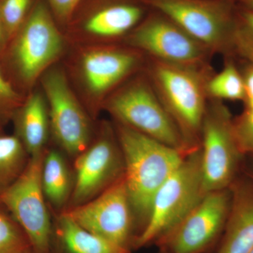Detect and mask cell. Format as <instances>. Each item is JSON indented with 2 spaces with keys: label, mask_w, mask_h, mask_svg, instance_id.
Returning <instances> with one entry per match:
<instances>
[{
  "label": "cell",
  "mask_w": 253,
  "mask_h": 253,
  "mask_svg": "<svg viewBox=\"0 0 253 253\" xmlns=\"http://www.w3.org/2000/svg\"><path fill=\"white\" fill-rule=\"evenodd\" d=\"M69 45L45 0H36L26 21L8 43L0 64L26 96L36 87L43 74L66 54Z\"/></svg>",
  "instance_id": "6da1fadb"
},
{
  "label": "cell",
  "mask_w": 253,
  "mask_h": 253,
  "mask_svg": "<svg viewBox=\"0 0 253 253\" xmlns=\"http://www.w3.org/2000/svg\"><path fill=\"white\" fill-rule=\"evenodd\" d=\"M114 127L122 151L124 179L139 236L149 221L158 190L189 153L168 146L120 123H115Z\"/></svg>",
  "instance_id": "7a4b0ae2"
},
{
  "label": "cell",
  "mask_w": 253,
  "mask_h": 253,
  "mask_svg": "<svg viewBox=\"0 0 253 253\" xmlns=\"http://www.w3.org/2000/svg\"><path fill=\"white\" fill-rule=\"evenodd\" d=\"M68 67L73 89L95 120L109 95L144 69L146 56L123 43L75 44Z\"/></svg>",
  "instance_id": "3957f363"
},
{
  "label": "cell",
  "mask_w": 253,
  "mask_h": 253,
  "mask_svg": "<svg viewBox=\"0 0 253 253\" xmlns=\"http://www.w3.org/2000/svg\"><path fill=\"white\" fill-rule=\"evenodd\" d=\"M144 72L189 150L201 147L212 66L191 67L146 57Z\"/></svg>",
  "instance_id": "277c9868"
},
{
  "label": "cell",
  "mask_w": 253,
  "mask_h": 253,
  "mask_svg": "<svg viewBox=\"0 0 253 253\" xmlns=\"http://www.w3.org/2000/svg\"><path fill=\"white\" fill-rule=\"evenodd\" d=\"M102 110L111 115L115 123L186 154L191 151L144 69L109 95Z\"/></svg>",
  "instance_id": "5b68a950"
},
{
  "label": "cell",
  "mask_w": 253,
  "mask_h": 253,
  "mask_svg": "<svg viewBox=\"0 0 253 253\" xmlns=\"http://www.w3.org/2000/svg\"><path fill=\"white\" fill-rule=\"evenodd\" d=\"M201 149L189 153L155 196L149 221L134 243L139 249L157 243L185 217L202 199Z\"/></svg>",
  "instance_id": "8992f818"
},
{
  "label": "cell",
  "mask_w": 253,
  "mask_h": 253,
  "mask_svg": "<svg viewBox=\"0 0 253 253\" xmlns=\"http://www.w3.org/2000/svg\"><path fill=\"white\" fill-rule=\"evenodd\" d=\"M166 15L213 55L229 56L239 4L224 0H141Z\"/></svg>",
  "instance_id": "52a82bcc"
},
{
  "label": "cell",
  "mask_w": 253,
  "mask_h": 253,
  "mask_svg": "<svg viewBox=\"0 0 253 253\" xmlns=\"http://www.w3.org/2000/svg\"><path fill=\"white\" fill-rule=\"evenodd\" d=\"M49 111L50 129L56 144L77 157L93 139L91 121L69 81L64 66H51L39 81Z\"/></svg>",
  "instance_id": "ba28073f"
},
{
  "label": "cell",
  "mask_w": 253,
  "mask_h": 253,
  "mask_svg": "<svg viewBox=\"0 0 253 253\" xmlns=\"http://www.w3.org/2000/svg\"><path fill=\"white\" fill-rule=\"evenodd\" d=\"M149 11L141 0H83L63 32L70 45L122 43Z\"/></svg>",
  "instance_id": "9c48e42d"
},
{
  "label": "cell",
  "mask_w": 253,
  "mask_h": 253,
  "mask_svg": "<svg viewBox=\"0 0 253 253\" xmlns=\"http://www.w3.org/2000/svg\"><path fill=\"white\" fill-rule=\"evenodd\" d=\"M146 57L163 62L206 68L212 53L166 15L150 9L123 42Z\"/></svg>",
  "instance_id": "30bf717a"
},
{
  "label": "cell",
  "mask_w": 253,
  "mask_h": 253,
  "mask_svg": "<svg viewBox=\"0 0 253 253\" xmlns=\"http://www.w3.org/2000/svg\"><path fill=\"white\" fill-rule=\"evenodd\" d=\"M233 119L223 101L208 100L200 147L205 194L229 189L236 180L243 154L234 136Z\"/></svg>",
  "instance_id": "8fae6325"
},
{
  "label": "cell",
  "mask_w": 253,
  "mask_h": 253,
  "mask_svg": "<svg viewBox=\"0 0 253 253\" xmlns=\"http://www.w3.org/2000/svg\"><path fill=\"white\" fill-rule=\"evenodd\" d=\"M45 151L30 157L21 175L0 195V204L26 233L33 253H51L52 246L53 224L41 181Z\"/></svg>",
  "instance_id": "7c38bea8"
},
{
  "label": "cell",
  "mask_w": 253,
  "mask_h": 253,
  "mask_svg": "<svg viewBox=\"0 0 253 253\" xmlns=\"http://www.w3.org/2000/svg\"><path fill=\"white\" fill-rule=\"evenodd\" d=\"M86 230L130 251L138 236L124 174L99 196L64 211Z\"/></svg>",
  "instance_id": "4fadbf2b"
},
{
  "label": "cell",
  "mask_w": 253,
  "mask_h": 253,
  "mask_svg": "<svg viewBox=\"0 0 253 253\" xmlns=\"http://www.w3.org/2000/svg\"><path fill=\"white\" fill-rule=\"evenodd\" d=\"M70 208L84 204L108 189L124 174V161L114 126L101 123L97 134L76 157Z\"/></svg>",
  "instance_id": "5bb4252c"
},
{
  "label": "cell",
  "mask_w": 253,
  "mask_h": 253,
  "mask_svg": "<svg viewBox=\"0 0 253 253\" xmlns=\"http://www.w3.org/2000/svg\"><path fill=\"white\" fill-rule=\"evenodd\" d=\"M230 189L206 193L157 243L169 253H205L222 235L230 209Z\"/></svg>",
  "instance_id": "9a60e30c"
},
{
  "label": "cell",
  "mask_w": 253,
  "mask_h": 253,
  "mask_svg": "<svg viewBox=\"0 0 253 253\" xmlns=\"http://www.w3.org/2000/svg\"><path fill=\"white\" fill-rule=\"evenodd\" d=\"M230 209L217 253H250L253 249V184L234 181Z\"/></svg>",
  "instance_id": "2e32d148"
},
{
  "label": "cell",
  "mask_w": 253,
  "mask_h": 253,
  "mask_svg": "<svg viewBox=\"0 0 253 253\" xmlns=\"http://www.w3.org/2000/svg\"><path fill=\"white\" fill-rule=\"evenodd\" d=\"M11 122L14 124V135L30 157L46 151L51 129L47 103L41 88L36 87L26 95Z\"/></svg>",
  "instance_id": "e0dca14e"
},
{
  "label": "cell",
  "mask_w": 253,
  "mask_h": 253,
  "mask_svg": "<svg viewBox=\"0 0 253 253\" xmlns=\"http://www.w3.org/2000/svg\"><path fill=\"white\" fill-rule=\"evenodd\" d=\"M77 224L63 211L53 225L51 253H129Z\"/></svg>",
  "instance_id": "ac0fdd59"
},
{
  "label": "cell",
  "mask_w": 253,
  "mask_h": 253,
  "mask_svg": "<svg viewBox=\"0 0 253 253\" xmlns=\"http://www.w3.org/2000/svg\"><path fill=\"white\" fill-rule=\"evenodd\" d=\"M41 181L46 200L55 209L68 204L72 194L73 180L66 159L57 150H46Z\"/></svg>",
  "instance_id": "d6986e66"
},
{
  "label": "cell",
  "mask_w": 253,
  "mask_h": 253,
  "mask_svg": "<svg viewBox=\"0 0 253 253\" xmlns=\"http://www.w3.org/2000/svg\"><path fill=\"white\" fill-rule=\"evenodd\" d=\"M29 158L26 149L14 134L0 136V195L21 175Z\"/></svg>",
  "instance_id": "ffe728a7"
},
{
  "label": "cell",
  "mask_w": 253,
  "mask_h": 253,
  "mask_svg": "<svg viewBox=\"0 0 253 253\" xmlns=\"http://www.w3.org/2000/svg\"><path fill=\"white\" fill-rule=\"evenodd\" d=\"M208 99L218 101H245L242 73L231 58L226 59L222 69L214 73L208 81Z\"/></svg>",
  "instance_id": "44dd1931"
},
{
  "label": "cell",
  "mask_w": 253,
  "mask_h": 253,
  "mask_svg": "<svg viewBox=\"0 0 253 253\" xmlns=\"http://www.w3.org/2000/svg\"><path fill=\"white\" fill-rule=\"evenodd\" d=\"M253 64V11L239 4L231 39L230 55Z\"/></svg>",
  "instance_id": "7402d4cb"
},
{
  "label": "cell",
  "mask_w": 253,
  "mask_h": 253,
  "mask_svg": "<svg viewBox=\"0 0 253 253\" xmlns=\"http://www.w3.org/2000/svg\"><path fill=\"white\" fill-rule=\"evenodd\" d=\"M0 253H33L28 236L17 221L1 204Z\"/></svg>",
  "instance_id": "603a6c76"
},
{
  "label": "cell",
  "mask_w": 253,
  "mask_h": 253,
  "mask_svg": "<svg viewBox=\"0 0 253 253\" xmlns=\"http://www.w3.org/2000/svg\"><path fill=\"white\" fill-rule=\"evenodd\" d=\"M36 0H0V21L8 38L16 34L31 12Z\"/></svg>",
  "instance_id": "cb8c5ba5"
},
{
  "label": "cell",
  "mask_w": 253,
  "mask_h": 253,
  "mask_svg": "<svg viewBox=\"0 0 253 253\" xmlns=\"http://www.w3.org/2000/svg\"><path fill=\"white\" fill-rule=\"evenodd\" d=\"M26 96L18 90L0 64V126L3 127L11 121Z\"/></svg>",
  "instance_id": "d4e9b609"
},
{
  "label": "cell",
  "mask_w": 253,
  "mask_h": 253,
  "mask_svg": "<svg viewBox=\"0 0 253 253\" xmlns=\"http://www.w3.org/2000/svg\"><path fill=\"white\" fill-rule=\"evenodd\" d=\"M233 128L241 152L253 156V109L246 108L244 112L234 118Z\"/></svg>",
  "instance_id": "484cf974"
},
{
  "label": "cell",
  "mask_w": 253,
  "mask_h": 253,
  "mask_svg": "<svg viewBox=\"0 0 253 253\" xmlns=\"http://www.w3.org/2000/svg\"><path fill=\"white\" fill-rule=\"evenodd\" d=\"M56 22L62 30L67 26L83 0H45Z\"/></svg>",
  "instance_id": "4316f807"
},
{
  "label": "cell",
  "mask_w": 253,
  "mask_h": 253,
  "mask_svg": "<svg viewBox=\"0 0 253 253\" xmlns=\"http://www.w3.org/2000/svg\"><path fill=\"white\" fill-rule=\"evenodd\" d=\"M242 73L246 108L253 109V64L248 63Z\"/></svg>",
  "instance_id": "83f0119b"
},
{
  "label": "cell",
  "mask_w": 253,
  "mask_h": 253,
  "mask_svg": "<svg viewBox=\"0 0 253 253\" xmlns=\"http://www.w3.org/2000/svg\"><path fill=\"white\" fill-rule=\"evenodd\" d=\"M8 43H9V38H8L2 23L0 21V57L6 49Z\"/></svg>",
  "instance_id": "f1b7e54d"
},
{
  "label": "cell",
  "mask_w": 253,
  "mask_h": 253,
  "mask_svg": "<svg viewBox=\"0 0 253 253\" xmlns=\"http://www.w3.org/2000/svg\"><path fill=\"white\" fill-rule=\"evenodd\" d=\"M241 6H244V7L247 8L253 11V0H244L241 4Z\"/></svg>",
  "instance_id": "f546056e"
},
{
  "label": "cell",
  "mask_w": 253,
  "mask_h": 253,
  "mask_svg": "<svg viewBox=\"0 0 253 253\" xmlns=\"http://www.w3.org/2000/svg\"><path fill=\"white\" fill-rule=\"evenodd\" d=\"M224 1H230V2L235 3V4H239L242 2L244 0H224Z\"/></svg>",
  "instance_id": "4dcf8cb0"
},
{
  "label": "cell",
  "mask_w": 253,
  "mask_h": 253,
  "mask_svg": "<svg viewBox=\"0 0 253 253\" xmlns=\"http://www.w3.org/2000/svg\"><path fill=\"white\" fill-rule=\"evenodd\" d=\"M158 253H168V251H166V250L161 249H160L159 252H158Z\"/></svg>",
  "instance_id": "1f68e13d"
},
{
  "label": "cell",
  "mask_w": 253,
  "mask_h": 253,
  "mask_svg": "<svg viewBox=\"0 0 253 253\" xmlns=\"http://www.w3.org/2000/svg\"><path fill=\"white\" fill-rule=\"evenodd\" d=\"M2 126H0V136H1V135H3V131H2Z\"/></svg>",
  "instance_id": "d6a6232c"
},
{
  "label": "cell",
  "mask_w": 253,
  "mask_h": 253,
  "mask_svg": "<svg viewBox=\"0 0 253 253\" xmlns=\"http://www.w3.org/2000/svg\"><path fill=\"white\" fill-rule=\"evenodd\" d=\"M252 174L253 175V166H252Z\"/></svg>",
  "instance_id": "836d02e7"
},
{
  "label": "cell",
  "mask_w": 253,
  "mask_h": 253,
  "mask_svg": "<svg viewBox=\"0 0 253 253\" xmlns=\"http://www.w3.org/2000/svg\"><path fill=\"white\" fill-rule=\"evenodd\" d=\"M250 253H253V249L252 250V251H251V252Z\"/></svg>",
  "instance_id": "e575fe53"
}]
</instances>
